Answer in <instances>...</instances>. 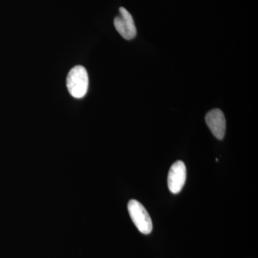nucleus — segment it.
Returning <instances> with one entry per match:
<instances>
[{"label": "nucleus", "instance_id": "nucleus-5", "mask_svg": "<svg viewBox=\"0 0 258 258\" xmlns=\"http://www.w3.org/2000/svg\"><path fill=\"white\" fill-rule=\"evenodd\" d=\"M205 120L213 135L219 140L223 139L226 132V120L223 112L218 108L212 109L207 113Z\"/></svg>", "mask_w": 258, "mask_h": 258}, {"label": "nucleus", "instance_id": "nucleus-3", "mask_svg": "<svg viewBox=\"0 0 258 258\" xmlns=\"http://www.w3.org/2000/svg\"><path fill=\"white\" fill-rule=\"evenodd\" d=\"M115 30L125 40H132L137 36V28L133 17L124 8H119V15L114 19Z\"/></svg>", "mask_w": 258, "mask_h": 258}, {"label": "nucleus", "instance_id": "nucleus-4", "mask_svg": "<svg viewBox=\"0 0 258 258\" xmlns=\"http://www.w3.org/2000/svg\"><path fill=\"white\" fill-rule=\"evenodd\" d=\"M186 179V168L182 161H176L168 174V187L171 193L178 194L182 189Z\"/></svg>", "mask_w": 258, "mask_h": 258}, {"label": "nucleus", "instance_id": "nucleus-2", "mask_svg": "<svg viewBox=\"0 0 258 258\" xmlns=\"http://www.w3.org/2000/svg\"><path fill=\"white\" fill-rule=\"evenodd\" d=\"M128 210L132 221L139 232L144 235L150 234L153 230L152 219L143 205L137 200H130L128 204Z\"/></svg>", "mask_w": 258, "mask_h": 258}, {"label": "nucleus", "instance_id": "nucleus-1", "mask_svg": "<svg viewBox=\"0 0 258 258\" xmlns=\"http://www.w3.org/2000/svg\"><path fill=\"white\" fill-rule=\"evenodd\" d=\"M66 85L70 94L74 98H83L87 93L89 85L86 69L81 66L73 68L68 74Z\"/></svg>", "mask_w": 258, "mask_h": 258}]
</instances>
